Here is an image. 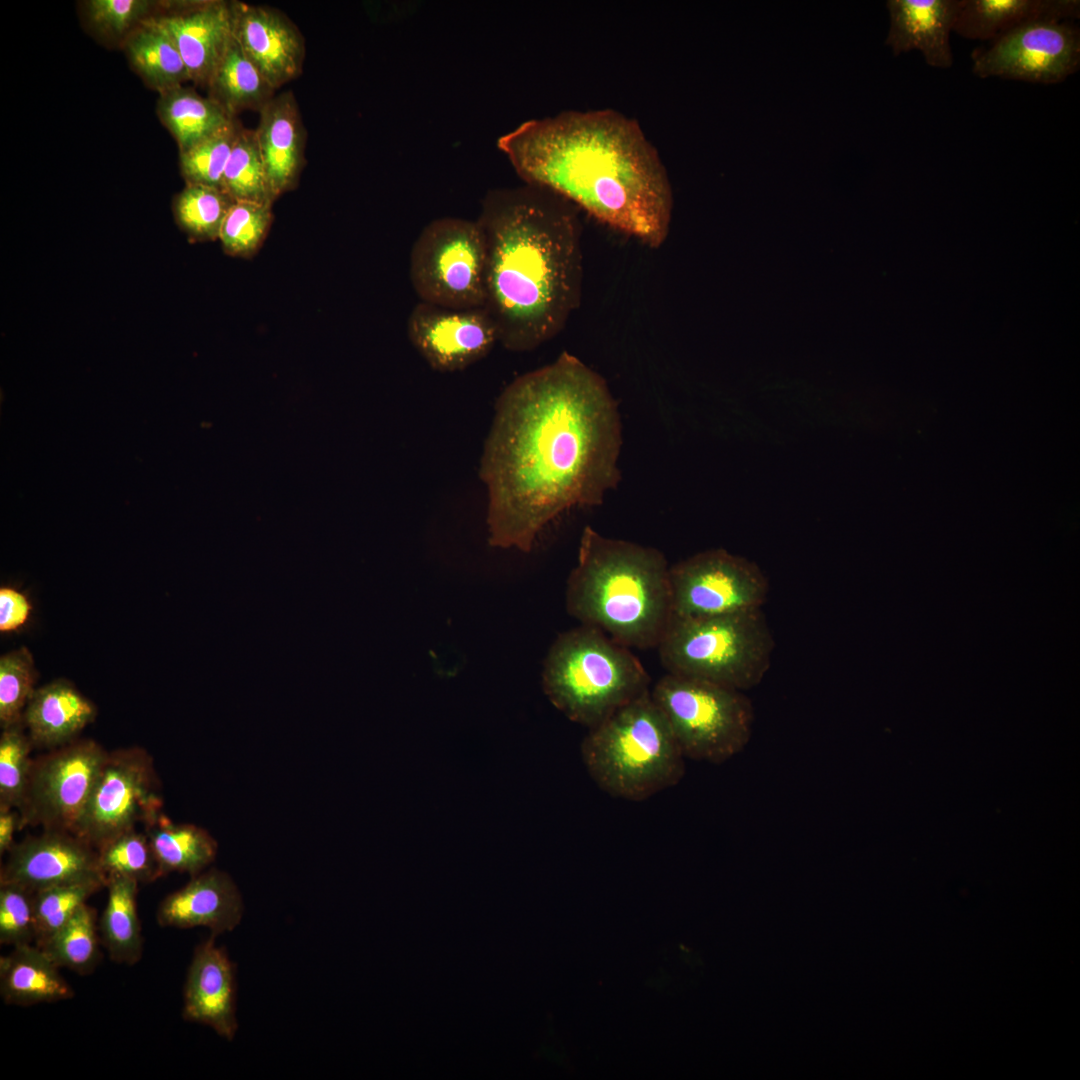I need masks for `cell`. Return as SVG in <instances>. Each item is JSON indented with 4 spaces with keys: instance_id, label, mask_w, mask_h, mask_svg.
Here are the masks:
<instances>
[{
    "instance_id": "cell-23",
    "label": "cell",
    "mask_w": 1080,
    "mask_h": 1080,
    "mask_svg": "<svg viewBox=\"0 0 1080 1080\" xmlns=\"http://www.w3.org/2000/svg\"><path fill=\"white\" fill-rule=\"evenodd\" d=\"M1079 0H961L953 32L991 42L1008 31L1040 19L1075 20Z\"/></svg>"
},
{
    "instance_id": "cell-9",
    "label": "cell",
    "mask_w": 1080,
    "mask_h": 1080,
    "mask_svg": "<svg viewBox=\"0 0 1080 1080\" xmlns=\"http://www.w3.org/2000/svg\"><path fill=\"white\" fill-rule=\"evenodd\" d=\"M486 246L477 220L429 222L413 243L409 275L421 302L466 309L485 304Z\"/></svg>"
},
{
    "instance_id": "cell-18",
    "label": "cell",
    "mask_w": 1080,
    "mask_h": 1080,
    "mask_svg": "<svg viewBox=\"0 0 1080 1080\" xmlns=\"http://www.w3.org/2000/svg\"><path fill=\"white\" fill-rule=\"evenodd\" d=\"M154 18L179 50L190 80L207 86L233 38L230 1L188 2Z\"/></svg>"
},
{
    "instance_id": "cell-39",
    "label": "cell",
    "mask_w": 1080,
    "mask_h": 1080,
    "mask_svg": "<svg viewBox=\"0 0 1080 1080\" xmlns=\"http://www.w3.org/2000/svg\"><path fill=\"white\" fill-rule=\"evenodd\" d=\"M34 941V892L16 884H0V943L13 948Z\"/></svg>"
},
{
    "instance_id": "cell-22",
    "label": "cell",
    "mask_w": 1080,
    "mask_h": 1080,
    "mask_svg": "<svg viewBox=\"0 0 1080 1080\" xmlns=\"http://www.w3.org/2000/svg\"><path fill=\"white\" fill-rule=\"evenodd\" d=\"M96 714L95 705L72 683L57 679L35 689L22 721L33 746L51 750L76 740Z\"/></svg>"
},
{
    "instance_id": "cell-3",
    "label": "cell",
    "mask_w": 1080,
    "mask_h": 1080,
    "mask_svg": "<svg viewBox=\"0 0 1080 1080\" xmlns=\"http://www.w3.org/2000/svg\"><path fill=\"white\" fill-rule=\"evenodd\" d=\"M485 239V304L501 345L532 351L578 308L583 258L575 206L546 189H492L477 219Z\"/></svg>"
},
{
    "instance_id": "cell-11",
    "label": "cell",
    "mask_w": 1080,
    "mask_h": 1080,
    "mask_svg": "<svg viewBox=\"0 0 1080 1080\" xmlns=\"http://www.w3.org/2000/svg\"><path fill=\"white\" fill-rule=\"evenodd\" d=\"M106 751L93 739H79L32 758L19 813L20 829L73 833L101 769Z\"/></svg>"
},
{
    "instance_id": "cell-19",
    "label": "cell",
    "mask_w": 1080,
    "mask_h": 1080,
    "mask_svg": "<svg viewBox=\"0 0 1080 1080\" xmlns=\"http://www.w3.org/2000/svg\"><path fill=\"white\" fill-rule=\"evenodd\" d=\"M243 913L242 896L232 877L210 868L167 895L157 908L156 921L161 927H206L216 937L234 930Z\"/></svg>"
},
{
    "instance_id": "cell-31",
    "label": "cell",
    "mask_w": 1080,
    "mask_h": 1080,
    "mask_svg": "<svg viewBox=\"0 0 1080 1080\" xmlns=\"http://www.w3.org/2000/svg\"><path fill=\"white\" fill-rule=\"evenodd\" d=\"M222 190L235 202L272 205L275 201L266 178L255 130L240 129L224 171Z\"/></svg>"
},
{
    "instance_id": "cell-5",
    "label": "cell",
    "mask_w": 1080,
    "mask_h": 1080,
    "mask_svg": "<svg viewBox=\"0 0 1080 1080\" xmlns=\"http://www.w3.org/2000/svg\"><path fill=\"white\" fill-rule=\"evenodd\" d=\"M581 755L601 790L630 801L673 787L685 774L686 758L650 692L589 729Z\"/></svg>"
},
{
    "instance_id": "cell-15",
    "label": "cell",
    "mask_w": 1080,
    "mask_h": 1080,
    "mask_svg": "<svg viewBox=\"0 0 1080 1080\" xmlns=\"http://www.w3.org/2000/svg\"><path fill=\"white\" fill-rule=\"evenodd\" d=\"M90 879L106 880L97 849L65 831L43 830L15 842L0 870V884H16L32 892Z\"/></svg>"
},
{
    "instance_id": "cell-25",
    "label": "cell",
    "mask_w": 1080,
    "mask_h": 1080,
    "mask_svg": "<svg viewBox=\"0 0 1080 1080\" xmlns=\"http://www.w3.org/2000/svg\"><path fill=\"white\" fill-rule=\"evenodd\" d=\"M143 826L163 876L172 872L196 876L216 858L217 841L202 827L175 823L163 812Z\"/></svg>"
},
{
    "instance_id": "cell-42",
    "label": "cell",
    "mask_w": 1080,
    "mask_h": 1080,
    "mask_svg": "<svg viewBox=\"0 0 1080 1080\" xmlns=\"http://www.w3.org/2000/svg\"><path fill=\"white\" fill-rule=\"evenodd\" d=\"M20 829L19 813L16 809L0 811V854H7L14 845V833Z\"/></svg>"
},
{
    "instance_id": "cell-32",
    "label": "cell",
    "mask_w": 1080,
    "mask_h": 1080,
    "mask_svg": "<svg viewBox=\"0 0 1080 1080\" xmlns=\"http://www.w3.org/2000/svg\"><path fill=\"white\" fill-rule=\"evenodd\" d=\"M235 201L222 189L186 184L173 202L179 227L195 240L219 239L224 219Z\"/></svg>"
},
{
    "instance_id": "cell-38",
    "label": "cell",
    "mask_w": 1080,
    "mask_h": 1080,
    "mask_svg": "<svg viewBox=\"0 0 1080 1080\" xmlns=\"http://www.w3.org/2000/svg\"><path fill=\"white\" fill-rule=\"evenodd\" d=\"M37 672L31 652L19 647L0 657V726L22 721L24 709L35 691Z\"/></svg>"
},
{
    "instance_id": "cell-41",
    "label": "cell",
    "mask_w": 1080,
    "mask_h": 1080,
    "mask_svg": "<svg viewBox=\"0 0 1080 1080\" xmlns=\"http://www.w3.org/2000/svg\"><path fill=\"white\" fill-rule=\"evenodd\" d=\"M31 604L27 597L11 587L0 589V631L11 632L22 627L29 618Z\"/></svg>"
},
{
    "instance_id": "cell-40",
    "label": "cell",
    "mask_w": 1080,
    "mask_h": 1080,
    "mask_svg": "<svg viewBox=\"0 0 1080 1080\" xmlns=\"http://www.w3.org/2000/svg\"><path fill=\"white\" fill-rule=\"evenodd\" d=\"M151 5L147 0H91L87 15L98 32L119 36L144 20Z\"/></svg>"
},
{
    "instance_id": "cell-35",
    "label": "cell",
    "mask_w": 1080,
    "mask_h": 1080,
    "mask_svg": "<svg viewBox=\"0 0 1080 1080\" xmlns=\"http://www.w3.org/2000/svg\"><path fill=\"white\" fill-rule=\"evenodd\" d=\"M241 128L235 118L216 133L179 152L180 171L186 184L222 189L224 171Z\"/></svg>"
},
{
    "instance_id": "cell-12",
    "label": "cell",
    "mask_w": 1080,
    "mask_h": 1080,
    "mask_svg": "<svg viewBox=\"0 0 1080 1080\" xmlns=\"http://www.w3.org/2000/svg\"><path fill=\"white\" fill-rule=\"evenodd\" d=\"M672 617L705 618L762 609L769 584L752 561L724 549L696 553L669 567Z\"/></svg>"
},
{
    "instance_id": "cell-36",
    "label": "cell",
    "mask_w": 1080,
    "mask_h": 1080,
    "mask_svg": "<svg viewBox=\"0 0 1080 1080\" xmlns=\"http://www.w3.org/2000/svg\"><path fill=\"white\" fill-rule=\"evenodd\" d=\"M33 743L23 721L2 729L0 735V811L18 810L28 782Z\"/></svg>"
},
{
    "instance_id": "cell-28",
    "label": "cell",
    "mask_w": 1080,
    "mask_h": 1080,
    "mask_svg": "<svg viewBox=\"0 0 1080 1080\" xmlns=\"http://www.w3.org/2000/svg\"><path fill=\"white\" fill-rule=\"evenodd\" d=\"M157 114L177 142L179 152L216 133L235 118L210 97L178 86L160 94Z\"/></svg>"
},
{
    "instance_id": "cell-37",
    "label": "cell",
    "mask_w": 1080,
    "mask_h": 1080,
    "mask_svg": "<svg viewBox=\"0 0 1080 1080\" xmlns=\"http://www.w3.org/2000/svg\"><path fill=\"white\" fill-rule=\"evenodd\" d=\"M272 220V205L235 202L221 227L219 239L223 250L234 257H252L266 239Z\"/></svg>"
},
{
    "instance_id": "cell-29",
    "label": "cell",
    "mask_w": 1080,
    "mask_h": 1080,
    "mask_svg": "<svg viewBox=\"0 0 1080 1080\" xmlns=\"http://www.w3.org/2000/svg\"><path fill=\"white\" fill-rule=\"evenodd\" d=\"M127 38L125 49L134 70L159 94L190 80L176 45L164 28L145 18Z\"/></svg>"
},
{
    "instance_id": "cell-2",
    "label": "cell",
    "mask_w": 1080,
    "mask_h": 1080,
    "mask_svg": "<svg viewBox=\"0 0 1080 1080\" xmlns=\"http://www.w3.org/2000/svg\"><path fill=\"white\" fill-rule=\"evenodd\" d=\"M528 185L551 191L651 248L666 240L672 188L640 125L615 110L565 111L498 140Z\"/></svg>"
},
{
    "instance_id": "cell-13",
    "label": "cell",
    "mask_w": 1080,
    "mask_h": 1080,
    "mask_svg": "<svg viewBox=\"0 0 1080 1080\" xmlns=\"http://www.w3.org/2000/svg\"><path fill=\"white\" fill-rule=\"evenodd\" d=\"M972 59L979 78L1058 84L1079 70L1080 29L1070 20H1034L975 49Z\"/></svg>"
},
{
    "instance_id": "cell-34",
    "label": "cell",
    "mask_w": 1080,
    "mask_h": 1080,
    "mask_svg": "<svg viewBox=\"0 0 1080 1080\" xmlns=\"http://www.w3.org/2000/svg\"><path fill=\"white\" fill-rule=\"evenodd\" d=\"M104 879L75 881L34 892L35 941L44 945L87 900L106 887Z\"/></svg>"
},
{
    "instance_id": "cell-6",
    "label": "cell",
    "mask_w": 1080,
    "mask_h": 1080,
    "mask_svg": "<svg viewBox=\"0 0 1080 1080\" xmlns=\"http://www.w3.org/2000/svg\"><path fill=\"white\" fill-rule=\"evenodd\" d=\"M649 684V674L629 647L582 624L558 635L543 665L550 702L588 729L650 692Z\"/></svg>"
},
{
    "instance_id": "cell-24",
    "label": "cell",
    "mask_w": 1080,
    "mask_h": 1080,
    "mask_svg": "<svg viewBox=\"0 0 1080 1080\" xmlns=\"http://www.w3.org/2000/svg\"><path fill=\"white\" fill-rule=\"evenodd\" d=\"M53 960L35 944L13 947L0 957V996L7 1005L32 1006L74 997Z\"/></svg>"
},
{
    "instance_id": "cell-14",
    "label": "cell",
    "mask_w": 1080,
    "mask_h": 1080,
    "mask_svg": "<svg viewBox=\"0 0 1080 1080\" xmlns=\"http://www.w3.org/2000/svg\"><path fill=\"white\" fill-rule=\"evenodd\" d=\"M407 335L427 364L440 372L473 365L499 342L495 323L484 307L455 309L421 301L410 312Z\"/></svg>"
},
{
    "instance_id": "cell-27",
    "label": "cell",
    "mask_w": 1080,
    "mask_h": 1080,
    "mask_svg": "<svg viewBox=\"0 0 1080 1080\" xmlns=\"http://www.w3.org/2000/svg\"><path fill=\"white\" fill-rule=\"evenodd\" d=\"M211 99L232 117L244 110L260 111L274 89L232 38L206 86Z\"/></svg>"
},
{
    "instance_id": "cell-17",
    "label": "cell",
    "mask_w": 1080,
    "mask_h": 1080,
    "mask_svg": "<svg viewBox=\"0 0 1080 1080\" xmlns=\"http://www.w3.org/2000/svg\"><path fill=\"white\" fill-rule=\"evenodd\" d=\"M236 991L235 965L211 935L195 948L188 967L183 1019L206 1025L220 1037L233 1040L238 1030Z\"/></svg>"
},
{
    "instance_id": "cell-30",
    "label": "cell",
    "mask_w": 1080,
    "mask_h": 1080,
    "mask_svg": "<svg viewBox=\"0 0 1080 1080\" xmlns=\"http://www.w3.org/2000/svg\"><path fill=\"white\" fill-rule=\"evenodd\" d=\"M99 936L97 912L86 903L40 948L58 967L87 975L101 960Z\"/></svg>"
},
{
    "instance_id": "cell-7",
    "label": "cell",
    "mask_w": 1080,
    "mask_h": 1080,
    "mask_svg": "<svg viewBox=\"0 0 1080 1080\" xmlns=\"http://www.w3.org/2000/svg\"><path fill=\"white\" fill-rule=\"evenodd\" d=\"M657 648L667 673L744 692L769 670L774 639L762 609H756L672 617Z\"/></svg>"
},
{
    "instance_id": "cell-1",
    "label": "cell",
    "mask_w": 1080,
    "mask_h": 1080,
    "mask_svg": "<svg viewBox=\"0 0 1080 1080\" xmlns=\"http://www.w3.org/2000/svg\"><path fill=\"white\" fill-rule=\"evenodd\" d=\"M480 459L489 544L529 552L565 510L617 487L622 424L605 379L564 351L508 384Z\"/></svg>"
},
{
    "instance_id": "cell-20",
    "label": "cell",
    "mask_w": 1080,
    "mask_h": 1080,
    "mask_svg": "<svg viewBox=\"0 0 1080 1080\" xmlns=\"http://www.w3.org/2000/svg\"><path fill=\"white\" fill-rule=\"evenodd\" d=\"M255 129L271 193L276 200L296 188L305 166L306 129L291 91L274 96Z\"/></svg>"
},
{
    "instance_id": "cell-26",
    "label": "cell",
    "mask_w": 1080,
    "mask_h": 1080,
    "mask_svg": "<svg viewBox=\"0 0 1080 1080\" xmlns=\"http://www.w3.org/2000/svg\"><path fill=\"white\" fill-rule=\"evenodd\" d=\"M139 883L126 877L107 879V902L98 921L99 934L109 957L118 964L134 965L143 954V935L137 912Z\"/></svg>"
},
{
    "instance_id": "cell-4",
    "label": "cell",
    "mask_w": 1080,
    "mask_h": 1080,
    "mask_svg": "<svg viewBox=\"0 0 1080 1080\" xmlns=\"http://www.w3.org/2000/svg\"><path fill=\"white\" fill-rule=\"evenodd\" d=\"M669 567L656 548L583 528L567 612L632 648H657L672 618Z\"/></svg>"
},
{
    "instance_id": "cell-21",
    "label": "cell",
    "mask_w": 1080,
    "mask_h": 1080,
    "mask_svg": "<svg viewBox=\"0 0 1080 1080\" xmlns=\"http://www.w3.org/2000/svg\"><path fill=\"white\" fill-rule=\"evenodd\" d=\"M961 0H889L890 26L885 44L894 55L917 50L934 68L953 64L950 34Z\"/></svg>"
},
{
    "instance_id": "cell-33",
    "label": "cell",
    "mask_w": 1080,
    "mask_h": 1080,
    "mask_svg": "<svg viewBox=\"0 0 1080 1080\" xmlns=\"http://www.w3.org/2000/svg\"><path fill=\"white\" fill-rule=\"evenodd\" d=\"M98 863L106 881L126 877L139 884L163 877L157 857L145 832H124L97 848Z\"/></svg>"
},
{
    "instance_id": "cell-10",
    "label": "cell",
    "mask_w": 1080,
    "mask_h": 1080,
    "mask_svg": "<svg viewBox=\"0 0 1080 1080\" xmlns=\"http://www.w3.org/2000/svg\"><path fill=\"white\" fill-rule=\"evenodd\" d=\"M160 782L152 756L131 746L108 752L73 834L94 848L145 825L162 812Z\"/></svg>"
},
{
    "instance_id": "cell-8",
    "label": "cell",
    "mask_w": 1080,
    "mask_h": 1080,
    "mask_svg": "<svg viewBox=\"0 0 1080 1080\" xmlns=\"http://www.w3.org/2000/svg\"><path fill=\"white\" fill-rule=\"evenodd\" d=\"M650 695L686 759L721 764L751 739L754 710L743 691L666 673Z\"/></svg>"
},
{
    "instance_id": "cell-16",
    "label": "cell",
    "mask_w": 1080,
    "mask_h": 1080,
    "mask_svg": "<svg viewBox=\"0 0 1080 1080\" xmlns=\"http://www.w3.org/2000/svg\"><path fill=\"white\" fill-rule=\"evenodd\" d=\"M230 7L234 39L274 89L302 73L305 40L286 14L241 1Z\"/></svg>"
}]
</instances>
